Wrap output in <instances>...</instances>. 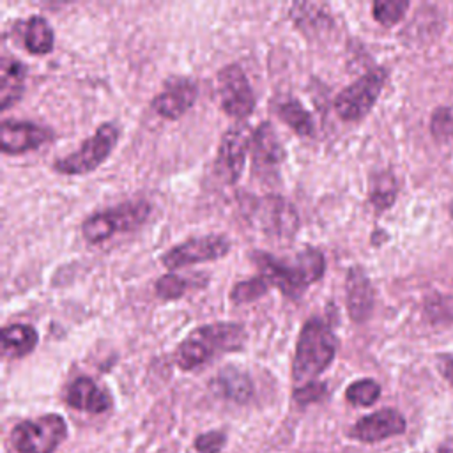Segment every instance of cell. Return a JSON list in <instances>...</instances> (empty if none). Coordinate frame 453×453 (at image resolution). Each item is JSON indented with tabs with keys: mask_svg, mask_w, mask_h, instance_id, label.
Instances as JSON below:
<instances>
[{
	"mask_svg": "<svg viewBox=\"0 0 453 453\" xmlns=\"http://www.w3.org/2000/svg\"><path fill=\"white\" fill-rule=\"evenodd\" d=\"M253 260L271 287L280 288L290 299H297L304 288L310 283L320 280L326 271L324 255L317 248H304L290 264L278 260L264 251H255Z\"/></svg>",
	"mask_w": 453,
	"mask_h": 453,
	"instance_id": "cell-1",
	"label": "cell"
},
{
	"mask_svg": "<svg viewBox=\"0 0 453 453\" xmlns=\"http://www.w3.org/2000/svg\"><path fill=\"white\" fill-rule=\"evenodd\" d=\"M336 336L320 317H310L299 331L296 356L292 363V379L297 384H308L320 375L334 359Z\"/></svg>",
	"mask_w": 453,
	"mask_h": 453,
	"instance_id": "cell-2",
	"label": "cell"
},
{
	"mask_svg": "<svg viewBox=\"0 0 453 453\" xmlns=\"http://www.w3.org/2000/svg\"><path fill=\"white\" fill-rule=\"evenodd\" d=\"M150 212V205L145 200L126 202L117 207L96 212L81 223V234L90 242H103L117 232H126L140 226Z\"/></svg>",
	"mask_w": 453,
	"mask_h": 453,
	"instance_id": "cell-3",
	"label": "cell"
},
{
	"mask_svg": "<svg viewBox=\"0 0 453 453\" xmlns=\"http://www.w3.org/2000/svg\"><path fill=\"white\" fill-rule=\"evenodd\" d=\"M119 140V129L113 122L101 124L92 136L83 140V143L71 154L55 159L53 168L58 173L80 175L96 170L113 150Z\"/></svg>",
	"mask_w": 453,
	"mask_h": 453,
	"instance_id": "cell-4",
	"label": "cell"
},
{
	"mask_svg": "<svg viewBox=\"0 0 453 453\" xmlns=\"http://www.w3.org/2000/svg\"><path fill=\"white\" fill-rule=\"evenodd\" d=\"M67 435V425L58 414H46L18 423L11 439L19 453H53Z\"/></svg>",
	"mask_w": 453,
	"mask_h": 453,
	"instance_id": "cell-5",
	"label": "cell"
},
{
	"mask_svg": "<svg viewBox=\"0 0 453 453\" xmlns=\"http://www.w3.org/2000/svg\"><path fill=\"white\" fill-rule=\"evenodd\" d=\"M386 78V71L379 67L365 73L349 87H345L334 99V110L338 117L349 122L363 119L375 104Z\"/></svg>",
	"mask_w": 453,
	"mask_h": 453,
	"instance_id": "cell-6",
	"label": "cell"
},
{
	"mask_svg": "<svg viewBox=\"0 0 453 453\" xmlns=\"http://www.w3.org/2000/svg\"><path fill=\"white\" fill-rule=\"evenodd\" d=\"M218 96L223 111L234 119H246L257 104L255 92L237 64H228L218 73Z\"/></svg>",
	"mask_w": 453,
	"mask_h": 453,
	"instance_id": "cell-7",
	"label": "cell"
},
{
	"mask_svg": "<svg viewBox=\"0 0 453 453\" xmlns=\"http://www.w3.org/2000/svg\"><path fill=\"white\" fill-rule=\"evenodd\" d=\"M230 251V241L225 235L211 234L188 239L163 253L161 262L168 269L188 267L200 262H209L225 257Z\"/></svg>",
	"mask_w": 453,
	"mask_h": 453,
	"instance_id": "cell-8",
	"label": "cell"
},
{
	"mask_svg": "<svg viewBox=\"0 0 453 453\" xmlns=\"http://www.w3.org/2000/svg\"><path fill=\"white\" fill-rule=\"evenodd\" d=\"M251 136L253 133H250L246 126L239 124L232 126L221 136L214 170L226 184H234L241 177L246 163V154L251 145Z\"/></svg>",
	"mask_w": 453,
	"mask_h": 453,
	"instance_id": "cell-9",
	"label": "cell"
},
{
	"mask_svg": "<svg viewBox=\"0 0 453 453\" xmlns=\"http://www.w3.org/2000/svg\"><path fill=\"white\" fill-rule=\"evenodd\" d=\"M255 223L267 235L287 239L292 237L297 230L299 218L290 202L281 196H264L255 203L253 211Z\"/></svg>",
	"mask_w": 453,
	"mask_h": 453,
	"instance_id": "cell-10",
	"label": "cell"
},
{
	"mask_svg": "<svg viewBox=\"0 0 453 453\" xmlns=\"http://www.w3.org/2000/svg\"><path fill=\"white\" fill-rule=\"evenodd\" d=\"M53 133L48 127L27 120L7 119L0 124V145L5 154H23L50 142Z\"/></svg>",
	"mask_w": 453,
	"mask_h": 453,
	"instance_id": "cell-11",
	"label": "cell"
},
{
	"mask_svg": "<svg viewBox=\"0 0 453 453\" xmlns=\"http://www.w3.org/2000/svg\"><path fill=\"white\" fill-rule=\"evenodd\" d=\"M198 87L189 78H172L165 88L154 96L152 108L165 119L182 117L196 101Z\"/></svg>",
	"mask_w": 453,
	"mask_h": 453,
	"instance_id": "cell-12",
	"label": "cell"
},
{
	"mask_svg": "<svg viewBox=\"0 0 453 453\" xmlns=\"http://www.w3.org/2000/svg\"><path fill=\"white\" fill-rule=\"evenodd\" d=\"M405 432V419L395 409H380L363 416L350 430V437L361 442H379Z\"/></svg>",
	"mask_w": 453,
	"mask_h": 453,
	"instance_id": "cell-13",
	"label": "cell"
},
{
	"mask_svg": "<svg viewBox=\"0 0 453 453\" xmlns=\"http://www.w3.org/2000/svg\"><path fill=\"white\" fill-rule=\"evenodd\" d=\"M251 156L253 170L258 173L276 172L285 157V149L280 143V138L269 122H262L251 136Z\"/></svg>",
	"mask_w": 453,
	"mask_h": 453,
	"instance_id": "cell-14",
	"label": "cell"
},
{
	"mask_svg": "<svg viewBox=\"0 0 453 453\" xmlns=\"http://www.w3.org/2000/svg\"><path fill=\"white\" fill-rule=\"evenodd\" d=\"M347 310L354 322H365L373 310V287L361 267H350L345 281Z\"/></svg>",
	"mask_w": 453,
	"mask_h": 453,
	"instance_id": "cell-15",
	"label": "cell"
},
{
	"mask_svg": "<svg viewBox=\"0 0 453 453\" xmlns=\"http://www.w3.org/2000/svg\"><path fill=\"white\" fill-rule=\"evenodd\" d=\"M65 402L78 411H87L92 414H101L111 407L110 395L90 377L74 379L65 391Z\"/></svg>",
	"mask_w": 453,
	"mask_h": 453,
	"instance_id": "cell-16",
	"label": "cell"
},
{
	"mask_svg": "<svg viewBox=\"0 0 453 453\" xmlns=\"http://www.w3.org/2000/svg\"><path fill=\"white\" fill-rule=\"evenodd\" d=\"M214 354L237 350L242 347L246 333L241 324L235 322H216L205 324L193 331Z\"/></svg>",
	"mask_w": 453,
	"mask_h": 453,
	"instance_id": "cell-17",
	"label": "cell"
},
{
	"mask_svg": "<svg viewBox=\"0 0 453 453\" xmlns=\"http://www.w3.org/2000/svg\"><path fill=\"white\" fill-rule=\"evenodd\" d=\"M27 69L19 60L4 57L0 64V108H11L23 94Z\"/></svg>",
	"mask_w": 453,
	"mask_h": 453,
	"instance_id": "cell-18",
	"label": "cell"
},
{
	"mask_svg": "<svg viewBox=\"0 0 453 453\" xmlns=\"http://www.w3.org/2000/svg\"><path fill=\"white\" fill-rule=\"evenodd\" d=\"M212 386L221 396L237 403L248 402L253 395V384L250 377L235 366H225L223 370H219Z\"/></svg>",
	"mask_w": 453,
	"mask_h": 453,
	"instance_id": "cell-19",
	"label": "cell"
},
{
	"mask_svg": "<svg viewBox=\"0 0 453 453\" xmlns=\"http://www.w3.org/2000/svg\"><path fill=\"white\" fill-rule=\"evenodd\" d=\"M39 334L28 324H9L2 329V347L7 357H23L37 345Z\"/></svg>",
	"mask_w": 453,
	"mask_h": 453,
	"instance_id": "cell-20",
	"label": "cell"
},
{
	"mask_svg": "<svg viewBox=\"0 0 453 453\" xmlns=\"http://www.w3.org/2000/svg\"><path fill=\"white\" fill-rule=\"evenodd\" d=\"M214 352L195 334L191 333L175 350V363L180 370H195L205 365Z\"/></svg>",
	"mask_w": 453,
	"mask_h": 453,
	"instance_id": "cell-21",
	"label": "cell"
},
{
	"mask_svg": "<svg viewBox=\"0 0 453 453\" xmlns=\"http://www.w3.org/2000/svg\"><path fill=\"white\" fill-rule=\"evenodd\" d=\"M25 48L34 55H46L53 50V30L42 16H32L25 28Z\"/></svg>",
	"mask_w": 453,
	"mask_h": 453,
	"instance_id": "cell-22",
	"label": "cell"
},
{
	"mask_svg": "<svg viewBox=\"0 0 453 453\" xmlns=\"http://www.w3.org/2000/svg\"><path fill=\"white\" fill-rule=\"evenodd\" d=\"M278 115L280 119L297 134L301 136H311L313 134V119L310 111L297 101V99H287L278 104Z\"/></svg>",
	"mask_w": 453,
	"mask_h": 453,
	"instance_id": "cell-23",
	"label": "cell"
},
{
	"mask_svg": "<svg viewBox=\"0 0 453 453\" xmlns=\"http://www.w3.org/2000/svg\"><path fill=\"white\" fill-rule=\"evenodd\" d=\"M398 193L396 179L391 172L384 170L372 175L370 180V202L377 211H384L395 203Z\"/></svg>",
	"mask_w": 453,
	"mask_h": 453,
	"instance_id": "cell-24",
	"label": "cell"
},
{
	"mask_svg": "<svg viewBox=\"0 0 453 453\" xmlns=\"http://www.w3.org/2000/svg\"><path fill=\"white\" fill-rule=\"evenodd\" d=\"M269 288H271V283L267 281V278L264 274H258V276L237 281L230 290V299L235 304H246L262 297Z\"/></svg>",
	"mask_w": 453,
	"mask_h": 453,
	"instance_id": "cell-25",
	"label": "cell"
},
{
	"mask_svg": "<svg viewBox=\"0 0 453 453\" xmlns=\"http://www.w3.org/2000/svg\"><path fill=\"white\" fill-rule=\"evenodd\" d=\"M379 396H380V386L373 379L356 380L345 391V398L352 405H359V407H368L375 403Z\"/></svg>",
	"mask_w": 453,
	"mask_h": 453,
	"instance_id": "cell-26",
	"label": "cell"
},
{
	"mask_svg": "<svg viewBox=\"0 0 453 453\" xmlns=\"http://www.w3.org/2000/svg\"><path fill=\"white\" fill-rule=\"evenodd\" d=\"M407 9H409V2L405 0H377L372 7V12L380 25L391 27L403 18Z\"/></svg>",
	"mask_w": 453,
	"mask_h": 453,
	"instance_id": "cell-27",
	"label": "cell"
},
{
	"mask_svg": "<svg viewBox=\"0 0 453 453\" xmlns=\"http://www.w3.org/2000/svg\"><path fill=\"white\" fill-rule=\"evenodd\" d=\"M189 287V281L179 274H173V273H168V274H163L161 278H157L156 285H154V290L156 294L161 297V299H179L184 296V292L188 290Z\"/></svg>",
	"mask_w": 453,
	"mask_h": 453,
	"instance_id": "cell-28",
	"label": "cell"
},
{
	"mask_svg": "<svg viewBox=\"0 0 453 453\" xmlns=\"http://www.w3.org/2000/svg\"><path fill=\"white\" fill-rule=\"evenodd\" d=\"M430 131L437 140L453 138V108L451 106H441L432 113Z\"/></svg>",
	"mask_w": 453,
	"mask_h": 453,
	"instance_id": "cell-29",
	"label": "cell"
},
{
	"mask_svg": "<svg viewBox=\"0 0 453 453\" xmlns=\"http://www.w3.org/2000/svg\"><path fill=\"white\" fill-rule=\"evenodd\" d=\"M327 393V388L324 382L319 380H311L308 384H303L299 388L294 389V398L297 403L301 405H308L311 402H319L324 398V395Z\"/></svg>",
	"mask_w": 453,
	"mask_h": 453,
	"instance_id": "cell-30",
	"label": "cell"
},
{
	"mask_svg": "<svg viewBox=\"0 0 453 453\" xmlns=\"http://www.w3.org/2000/svg\"><path fill=\"white\" fill-rule=\"evenodd\" d=\"M226 442V434L221 430H212L202 434L195 439V448L200 453H219Z\"/></svg>",
	"mask_w": 453,
	"mask_h": 453,
	"instance_id": "cell-31",
	"label": "cell"
},
{
	"mask_svg": "<svg viewBox=\"0 0 453 453\" xmlns=\"http://www.w3.org/2000/svg\"><path fill=\"white\" fill-rule=\"evenodd\" d=\"M439 368H441V373L444 375V379L453 386V357L442 356L439 359Z\"/></svg>",
	"mask_w": 453,
	"mask_h": 453,
	"instance_id": "cell-32",
	"label": "cell"
},
{
	"mask_svg": "<svg viewBox=\"0 0 453 453\" xmlns=\"http://www.w3.org/2000/svg\"><path fill=\"white\" fill-rule=\"evenodd\" d=\"M439 453H453V437L442 441V444L439 446Z\"/></svg>",
	"mask_w": 453,
	"mask_h": 453,
	"instance_id": "cell-33",
	"label": "cell"
}]
</instances>
